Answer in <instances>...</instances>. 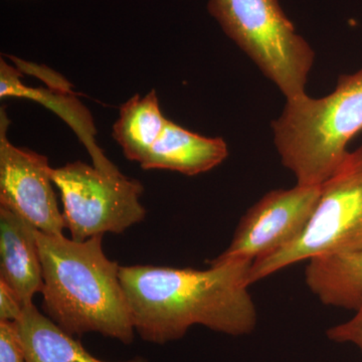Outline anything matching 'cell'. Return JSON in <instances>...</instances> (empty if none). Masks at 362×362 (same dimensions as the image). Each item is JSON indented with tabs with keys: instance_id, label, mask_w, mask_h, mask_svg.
Instances as JSON below:
<instances>
[{
	"instance_id": "cell-15",
	"label": "cell",
	"mask_w": 362,
	"mask_h": 362,
	"mask_svg": "<svg viewBox=\"0 0 362 362\" xmlns=\"http://www.w3.org/2000/svg\"><path fill=\"white\" fill-rule=\"evenodd\" d=\"M349 320L333 326L326 331L328 339L337 343H349L362 354V302Z\"/></svg>"
},
{
	"instance_id": "cell-4",
	"label": "cell",
	"mask_w": 362,
	"mask_h": 362,
	"mask_svg": "<svg viewBox=\"0 0 362 362\" xmlns=\"http://www.w3.org/2000/svg\"><path fill=\"white\" fill-rule=\"evenodd\" d=\"M209 11L286 100L306 94L315 54L278 0H209Z\"/></svg>"
},
{
	"instance_id": "cell-6",
	"label": "cell",
	"mask_w": 362,
	"mask_h": 362,
	"mask_svg": "<svg viewBox=\"0 0 362 362\" xmlns=\"http://www.w3.org/2000/svg\"><path fill=\"white\" fill-rule=\"evenodd\" d=\"M61 192L63 216L71 239L83 242L105 233H122L144 220L139 181L117 169L105 171L82 161L52 169Z\"/></svg>"
},
{
	"instance_id": "cell-8",
	"label": "cell",
	"mask_w": 362,
	"mask_h": 362,
	"mask_svg": "<svg viewBox=\"0 0 362 362\" xmlns=\"http://www.w3.org/2000/svg\"><path fill=\"white\" fill-rule=\"evenodd\" d=\"M6 108L0 111V206L20 214L40 232L64 235L66 221L54 194L47 157L9 142Z\"/></svg>"
},
{
	"instance_id": "cell-5",
	"label": "cell",
	"mask_w": 362,
	"mask_h": 362,
	"mask_svg": "<svg viewBox=\"0 0 362 362\" xmlns=\"http://www.w3.org/2000/svg\"><path fill=\"white\" fill-rule=\"evenodd\" d=\"M362 249V145L349 151L321 185L318 204L302 233L252 262L250 285L299 262Z\"/></svg>"
},
{
	"instance_id": "cell-16",
	"label": "cell",
	"mask_w": 362,
	"mask_h": 362,
	"mask_svg": "<svg viewBox=\"0 0 362 362\" xmlns=\"http://www.w3.org/2000/svg\"><path fill=\"white\" fill-rule=\"evenodd\" d=\"M23 306L13 290L0 281V321H16L23 313Z\"/></svg>"
},
{
	"instance_id": "cell-11",
	"label": "cell",
	"mask_w": 362,
	"mask_h": 362,
	"mask_svg": "<svg viewBox=\"0 0 362 362\" xmlns=\"http://www.w3.org/2000/svg\"><path fill=\"white\" fill-rule=\"evenodd\" d=\"M305 282L326 306L356 311L362 302V249L309 259Z\"/></svg>"
},
{
	"instance_id": "cell-9",
	"label": "cell",
	"mask_w": 362,
	"mask_h": 362,
	"mask_svg": "<svg viewBox=\"0 0 362 362\" xmlns=\"http://www.w3.org/2000/svg\"><path fill=\"white\" fill-rule=\"evenodd\" d=\"M35 233L37 228L23 216L0 206V281L25 307L44 286Z\"/></svg>"
},
{
	"instance_id": "cell-10",
	"label": "cell",
	"mask_w": 362,
	"mask_h": 362,
	"mask_svg": "<svg viewBox=\"0 0 362 362\" xmlns=\"http://www.w3.org/2000/svg\"><path fill=\"white\" fill-rule=\"evenodd\" d=\"M228 156L223 138L204 137L168 120L140 166L144 170L163 169L194 176L220 165Z\"/></svg>"
},
{
	"instance_id": "cell-12",
	"label": "cell",
	"mask_w": 362,
	"mask_h": 362,
	"mask_svg": "<svg viewBox=\"0 0 362 362\" xmlns=\"http://www.w3.org/2000/svg\"><path fill=\"white\" fill-rule=\"evenodd\" d=\"M16 322L25 347L26 362H149L141 356L124 361L98 359L33 303L26 305Z\"/></svg>"
},
{
	"instance_id": "cell-1",
	"label": "cell",
	"mask_w": 362,
	"mask_h": 362,
	"mask_svg": "<svg viewBox=\"0 0 362 362\" xmlns=\"http://www.w3.org/2000/svg\"><path fill=\"white\" fill-rule=\"evenodd\" d=\"M252 262H216L206 270L152 265L120 268L136 333L154 344L181 339L195 325L230 337L256 329L258 312L249 291Z\"/></svg>"
},
{
	"instance_id": "cell-3",
	"label": "cell",
	"mask_w": 362,
	"mask_h": 362,
	"mask_svg": "<svg viewBox=\"0 0 362 362\" xmlns=\"http://www.w3.org/2000/svg\"><path fill=\"white\" fill-rule=\"evenodd\" d=\"M272 129L281 161L297 185L320 187L349 153V143L362 132V69L341 76L326 97L305 94L286 100Z\"/></svg>"
},
{
	"instance_id": "cell-7",
	"label": "cell",
	"mask_w": 362,
	"mask_h": 362,
	"mask_svg": "<svg viewBox=\"0 0 362 362\" xmlns=\"http://www.w3.org/2000/svg\"><path fill=\"white\" fill-rule=\"evenodd\" d=\"M320 194L321 185L269 192L240 218L230 246L214 261L254 262L289 244L308 223Z\"/></svg>"
},
{
	"instance_id": "cell-2",
	"label": "cell",
	"mask_w": 362,
	"mask_h": 362,
	"mask_svg": "<svg viewBox=\"0 0 362 362\" xmlns=\"http://www.w3.org/2000/svg\"><path fill=\"white\" fill-rule=\"evenodd\" d=\"M42 266V309L69 334L99 333L123 344L135 328L119 264L105 255L103 235L78 242L37 230Z\"/></svg>"
},
{
	"instance_id": "cell-14",
	"label": "cell",
	"mask_w": 362,
	"mask_h": 362,
	"mask_svg": "<svg viewBox=\"0 0 362 362\" xmlns=\"http://www.w3.org/2000/svg\"><path fill=\"white\" fill-rule=\"evenodd\" d=\"M0 362H26L16 321H0Z\"/></svg>"
},
{
	"instance_id": "cell-13",
	"label": "cell",
	"mask_w": 362,
	"mask_h": 362,
	"mask_svg": "<svg viewBox=\"0 0 362 362\" xmlns=\"http://www.w3.org/2000/svg\"><path fill=\"white\" fill-rule=\"evenodd\" d=\"M168 119L163 116L156 90L135 95L120 108L113 126V137L130 161L141 164L160 137Z\"/></svg>"
}]
</instances>
